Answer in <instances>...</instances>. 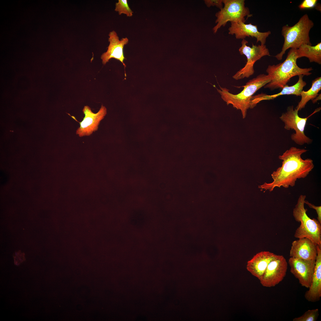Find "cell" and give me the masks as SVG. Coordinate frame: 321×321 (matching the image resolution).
Listing matches in <instances>:
<instances>
[{
	"label": "cell",
	"mask_w": 321,
	"mask_h": 321,
	"mask_svg": "<svg viewBox=\"0 0 321 321\" xmlns=\"http://www.w3.org/2000/svg\"><path fill=\"white\" fill-rule=\"evenodd\" d=\"M307 151L305 149L291 147L279 155L278 158L282 160V165L271 174L273 181L270 183L265 182L259 188L270 191L276 187L288 188L294 186L298 179L306 177L314 167L312 159H303L301 158V155Z\"/></svg>",
	"instance_id": "obj_1"
},
{
	"label": "cell",
	"mask_w": 321,
	"mask_h": 321,
	"mask_svg": "<svg viewBox=\"0 0 321 321\" xmlns=\"http://www.w3.org/2000/svg\"><path fill=\"white\" fill-rule=\"evenodd\" d=\"M298 59L296 49L291 48L283 62L276 65H269L266 71L271 79L264 86V88L271 90L282 89L293 77L300 75H310L311 73L310 72L313 69L299 67L297 64Z\"/></svg>",
	"instance_id": "obj_2"
},
{
	"label": "cell",
	"mask_w": 321,
	"mask_h": 321,
	"mask_svg": "<svg viewBox=\"0 0 321 321\" xmlns=\"http://www.w3.org/2000/svg\"><path fill=\"white\" fill-rule=\"evenodd\" d=\"M271 79L268 75L260 74L250 80L243 86V89L240 93L233 94L225 87L219 86L220 89L215 87L222 100L227 105L231 104L237 109L241 111L243 117L246 116L247 110L251 108L253 95L259 89L269 83Z\"/></svg>",
	"instance_id": "obj_3"
},
{
	"label": "cell",
	"mask_w": 321,
	"mask_h": 321,
	"mask_svg": "<svg viewBox=\"0 0 321 321\" xmlns=\"http://www.w3.org/2000/svg\"><path fill=\"white\" fill-rule=\"evenodd\" d=\"M314 25L313 22L305 14L293 26H283L281 34L284 38V43L281 51L275 57L278 60H281L286 51L289 48L297 49L304 44L312 45L309 33Z\"/></svg>",
	"instance_id": "obj_4"
},
{
	"label": "cell",
	"mask_w": 321,
	"mask_h": 321,
	"mask_svg": "<svg viewBox=\"0 0 321 321\" xmlns=\"http://www.w3.org/2000/svg\"><path fill=\"white\" fill-rule=\"evenodd\" d=\"M306 196L301 195L293 209V215L300 224L295 231L294 237L298 238H308L317 245L321 246V224L317 220L310 218L304 207Z\"/></svg>",
	"instance_id": "obj_5"
},
{
	"label": "cell",
	"mask_w": 321,
	"mask_h": 321,
	"mask_svg": "<svg viewBox=\"0 0 321 321\" xmlns=\"http://www.w3.org/2000/svg\"><path fill=\"white\" fill-rule=\"evenodd\" d=\"M222 2L224 6L215 14L217 24L213 28L214 34L228 21L245 23L246 16L248 18L252 16L248 8L245 7L244 0H223Z\"/></svg>",
	"instance_id": "obj_6"
},
{
	"label": "cell",
	"mask_w": 321,
	"mask_h": 321,
	"mask_svg": "<svg viewBox=\"0 0 321 321\" xmlns=\"http://www.w3.org/2000/svg\"><path fill=\"white\" fill-rule=\"evenodd\" d=\"M298 111L294 108L293 106H289L286 112L283 113L280 119L284 124V129L294 130L295 133L291 135V138L295 143L299 145L310 144L312 140L304 133V130L307 120L309 117L302 118L298 115Z\"/></svg>",
	"instance_id": "obj_7"
},
{
	"label": "cell",
	"mask_w": 321,
	"mask_h": 321,
	"mask_svg": "<svg viewBox=\"0 0 321 321\" xmlns=\"http://www.w3.org/2000/svg\"><path fill=\"white\" fill-rule=\"evenodd\" d=\"M248 43L245 39H242V46L239 49L240 54L246 56L247 61L244 66L233 76V78L236 80L248 78L253 75L255 62L264 56H270L269 51L265 45H257L252 43L250 47L247 45Z\"/></svg>",
	"instance_id": "obj_8"
},
{
	"label": "cell",
	"mask_w": 321,
	"mask_h": 321,
	"mask_svg": "<svg viewBox=\"0 0 321 321\" xmlns=\"http://www.w3.org/2000/svg\"><path fill=\"white\" fill-rule=\"evenodd\" d=\"M287 263L282 255H276L269 263L259 280L264 287H270L278 284L286 275Z\"/></svg>",
	"instance_id": "obj_9"
},
{
	"label": "cell",
	"mask_w": 321,
	"mask_h": 321,
	"mask_svg": "<svg viewBox=\"0 0 321 321\" xmlns=\"http://www.w3.org/2000/svg\"><path fill=\"white\" fill-rule=\"evenodd\" d=\"M316 260L303 259L290 257L288 263L291 273L297 278L303 287L309 288L312 281Z\"/></svg>",
	"instance_id": "obj_10"
},
{
	"label": "cell",
	"mask_w": 321,
	"mask_h": 321,
	"mask_svg": "<svg viewBox=\"0 0 321 321\" xmlns=\"http://www.w3.org/2000/svg\"><path fill=\"white\" fill-rule=\"evenodd\" d=\"M82 111L84 117L82 121L79 122L80 127L76 132V134L80 137L90 136L97 131L100 121L103 119L107 112L106 108L102 105L97 113L92 112L87 106L84 107Z\"/></svg>",
	"instance_id": "obj_11"
},
{
	"label": "cell",
	"mask_w": 321,
	"mask_h": 321,
	"mask_svg": "<svg viewBox=\"0 0 321 321\" xmlns=\"http://www.w3.org/2000/svg\"><path fill=\"white\" fill-rule=\"evenodd\" d=\"M230 26L229 28V34H235L237 39H245L246 37H255L257 43L260 42L261 45H265L266 38L271 34L270 31L265 32L259 31L257 26L251 23L245 24L242 21L231 22Z\"/></svg>",
	"instance_id": "obj_12"
},
{
	"label": "cell",
	"mask_w": 321,
	"mask_h": 321,
	"mask_svg": "<svg viewBox=\"0 0 321 321\" xmlns=\"http://www.w3.org/2000/svg\"><path fill=\"white\" fill-rule=\"evenodd\" d=\"M108 36L109 44L107 50L101 56L103 64L105 65L110 59L114 58L121 62L125 68L126 66L124 62L125 58L123 49L124 46L128 43V39L122 38L120 40L116 32L114 30L110 32Z\"/></svg>",
	"instance_id": "obj_13"
},
{
	"label": "cell",
	"mask_w": 321,
	"mask_h": 321,
	"mask_svg": "<svg viewBox=\"0 0 321 321\" xmlns=\"http://www.w3.org/2000/svg\"><path fill=\"white\" fill-rule=\"evenodd\" d=\"M317 245L308 238H299L292 242L289 256L290 257L303 259L316 260Z\"/></svg>",
	"instance_id": "obj_14"
},
{
	"label": "cell",
	"mask_w": 321,
	"mask_h": 321,
	"mask_svg": "<svg viewBox=\"0 0 321 321\" xmlns=\"http://www.w3.org/2000/svg\"><path fill=\"white\" fill-rule=\"evenodd\" d=\"M317 255L312 283L304 297L308 301L314 302L321 297V246L317 245Z\"/></svg>",
	"instance_id": "obj_15"
},
{
	"label": "cell",
	"mask_w": 321,
	"mask_h": 321,
	"mask_svg": "<svg viewBox=\"0 0 321 321\" xmlns=\"http://www.w3.org/2000/svg\"><path fill=\"white\" fill-rule=\"evenodd\" d=\"M276 255L268 251L259 252L247 262L246 269L252 275L259 280L269 263Z\"/></svg>",
	"instance_id": "obj_16"
},
{
	"label": "cell",
	"mask_w": 321,
	"mask_h": 321,
	"mask_svg": "<svg viewBox=\"0 0 321 321\" xmlns=\"http://www.w3.org/2000/svg\"><path fill=\"white\" fill-rule=\"evenodd\" d=\"M303 75H298L299 78L297 82L294 85L289 86L286 84L279 92L272 95L260 94L253 96L251 104V108L254 107L260 102L263 100H273L280 95H295L300 96V93L303 88L306 84V82L303 79Z\"/></svg>",
	"instance_id": "obj_17"
},
{
	"label": "cell",
	"mask_w": 321,
	"mask_h": 321,
	"mask_svg": "<svg viewBox=\"0 0 321 321\" xmlns=\"http://www.w3.org/2000/svg\"><path fill=\"white\" fill-rule=\"evenodd\" d=\"M298 59L303 57H306L310 62H315L321 64V43L312 46L308 44H304L296 49Z\"/></svg>",
	"instance_id": "obj_18"
},
{
	"label": "cell",
	"mask_w": 321,
	"mask_h": 321,
	"mask_svg": "<svg viewBox=\"0 0 321 321\" xmlns=\"http://www.w3.org/2000/svg\"><path fill=\"white\" fill-rule=\"evenodd\" d=\"M321 89V77H317L312 81L311 88L307 91L302 90L300 93L301 99L297 106L296 109L298 111L305 108L306 103L310 100H312L318 95Z\"/></svg>",
	"instance_id": "obj_19"
},
{
	"label": "cell",
	"mask_w": 321,
	"mask_h": 321,
	"mask_svg": "<svg viewBox=\"0 0 321 321\" xmlns=\"http://www.w3.org/2000/svg\"><path fill=\"white\" fill-rule=\"evenodd\" d=\"M115 10L118 12L119 15L124 14L130 17L133 15V13L129 6L127 0H119L115 4Z\"/></svg>",
	"instance_id": "obj_20"
},
{
	"label": "cell",
	"mask_w": 321,
	"mask_h": 321,
	"mask_svg": "<svg viewBox=\"0 0 321 321\" xmlns=\"http://www.w3.org/2000/svg\"><path fill=\"white\" fill-rule=\"evenodd\" d=\"M319 310L318 309L309 310L301 316L295 317L293 321H316L319 316Z\"/></svg>",
	"instance_id": "obj_21"
},
{
	"label": "cell",
	"mask_w": 321,
	"mask_h": 321,
	"mask_svg": "<svg viewBox=\"0 0 321 321\" xmlns=\"http://www.w3.org/2000/svg\"><path fill=\"white\" fill-rule=\"evenodd\" d=\"M317 0H304L299 5L301 9L311 8L314 7L317 2Z\"/></svg>",
	"instance_id": "obj_22"
},
{
	"label": "cell",
	"mask_w": 321,
	"mask_h": 321,
	"mask_svg": "<svg viewBox=\"0 0 321 321\" xmlns=\"http://www.w3.org/2000/svg\"><path fill=\"white\" fill-rule=\"evenodd\" d=\"M223 0H205L204 2L207 6L208 7L215 6L221 9L223 7Z\"/></svg>",
	"instance_id": "obj_23"
},
{
	"label": "cell",
	"mask_w": 321,
	"mask_h": 321,
	"mask_svg": "<svg viewBox=\"0 0 321 321\" xmlns=\"http://www.w3.org/2000/svg\"><path fill=\"white\" fill-rule=\"evenodd\" d=\"M305 204H307L310 208L314 209L317 215V220L321 224V206H316L309 202L308 201L305 200Z\"/></svg>",
	"instance_id": "obj_24"
},
{
	"label": "cell",
	"mask_w": 321,
	"mask_h": 321,
	"mask_svg": "<svg viewBox=\"0 0 321 321\" xmlns=\"http://www.w3.org/2000/svg\"><path fill=\"white\" fill-rule=\"evenodd\" d=\"M321 100V95H318L315 98L312 100V102L313 103H315L317 102L318 100Z\"/></svg>",
	"instance_id": "obj_25"
}]
</instances>
